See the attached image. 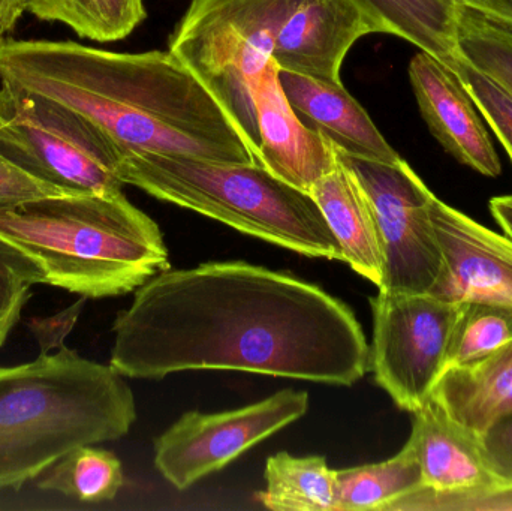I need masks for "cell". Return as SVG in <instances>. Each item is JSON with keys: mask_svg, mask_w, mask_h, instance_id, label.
I'll use <instances>...</instances> for the list:
<instances>
[{"mask_svg": "<svg viewBox=\"0 0 512 511\" xmlns=\"http://www.w3.org/2000/svg\"><path fill=\"white\" fill-rule=\"evenodd\" d=\"M490 212L504 234L512 240V195H501L490 200Z\"/></svg>", "mask_w": 512, "mask_h": 511, "instance_id": "cell-34", "label": "cell"}, {"mask_svg": "<svg viewBox=\"0 0 512 511\" xmlns=\"http://www.w3.org/2000/svg\"><path fill=\"white\" fill-rule=\"evenodd\" d=\"M8 98L11 116L0 128V152L12 164L68 192H123L122 155L92 122L47 99Z\"/></svg>", "mask_w": 512, "mask_h": 511, "instance_id": "cell-7", "label": "cell"}, {"mask_svg": "<svg viewBox=\"0 0 512 511\" xmlns=\"http://www.w3.org/2000/svg\"><path fill=\"white\" fill-rule=\"evenodd\" d=\"M307 410L309 395L286 389L237 410L183 414L155 440L156 470L174 488L185 491L301 419Z\"/></svg>", "mask_w": 512, "mask_h": 511, "instance_id": "cell-10", "label": "cell"}, {"mask_svg": "<svg viewBox=\"0 0 512 511\" xmlns=\"http://www.w3.org/2000/svg\"><path fill=\"white\" fill-rule=\"evenodd\" d=\"M0 81L8 95L47 99L80 114L122 158L152 153L259 164L230 114L170 50L3 41Z\"/></svg>", "mask_w": 512, "mask_h": 511, "instance_id": "cell-2", "label": "cell"}, {"mask_svg": "<svg viewBox=\"0 0 512 511\" xmlns=\"http://www.w3.org/2000/svg\"><path fill=\"white\" fill-rule=\"evenodd\" d=\"M370 33L378 29L351 0H301L277 35L273 60L283 71L342 83L346 54Z\"/></svg>", "mask_w": 512, "mask_h": 511, "instance_id": "cell-14", "label": "cell"}, {"mask_svg": "<svg viewBox=\"0 0 512 511\" xmlns=\"http://www.w3.org/2000/svg\"><path fill=\"white\" fill-rule=\"evenodd\" d=\"M460 5L468 6L499 23L512 26V0H459Z\"/></svg>", "mask_w": 512, "mask_h": 511, "instance_id": "cell-32", "label": "cell"}, {"mask_svg": "<svg viewBox=\"0 0 512 511\" xmlns=\"http://www.w3.org/2000/svg\"><path fill=\"white\" fill-rule=\"evenodd\" d=\"M26 12L24 0H0V44Z\"/></svg>", "mask_w": 512, "mask_h": 511, "instance_id": "cell-33", "label": "cell"}, {"mask_svg": "<svg viewBox=\"0 0 512 511\" xmlns=\"http://www.w3.org/2000/svg\"><path fill=\"white\" fill-rule=\"evenodd\" d=\"M433 228L442 267L430 294L450 303L512 305V240L433 195Z\"/></svg>", "mask_w": 512, "mask_h": 511, "instance_id": "cell-11", "label": "cell"}, {"mask_svg": "<svg viewBox=\"0 0 512 511\" xmlns=\"http://www.w3.org/2000/svg\"><path fill=\"white\" fill-rule=\"evenodd\" d=\"M119 176L125 185L249 236L306 257L343 261L315 198L264 165L137 153L123 158Z\"/></svg>", "mask_w": 512, "mask_h": 511, "instance_id": "cell-5", "label": "cell"}, {"mask_svg": "<svg viewBox=\"0 0 512 511\" xmlns=\"http://www.w3.org/2000/svg\"><path fill=\"white\" fill-rule=\"evenodd\" d=\"M9 116H11V102L5 90L0 89V128L5 125Z\"/></svg>", "mask_w": 512, "mask_h": 511, "instance_id": "cell-35", "label": "cell"}, {"mask_svg": "<svg viewBox=\"0 0 512 511\" xmlns=\"http://www.w3.org/2000/svg\"><path fill=\"white\" fill-rule=\"evenodd\" d=\"M408 441L420 462L424 489L432 494H477L502 486L487 462L481 435L435 399L414 413Z\"/></svg>", "mask_w": 512, "mask_h": 511, "instance_id": "cell-15", "label": "cell"}, {"mask_svg": "<svg viewBox=\"0 0 512 511\" xmlns=\"http://www.w3.org/2000/svg\"><path fill=\"white\" fill-rule=\"evenodd\" d=\"M484 453L502 485H512V413L499 417L484 434Z\"/></svg>", "mask_w": 512, "mask_h": 511, "instance_id": "cell-31", "label": "cell"}, {"mask_svg": "<svg viewBox=\"0 0 512 511\" xmlns=\"http://www.w3.org/2000/svg\"><path fill=\"white\" fill-rule=\"evenodd\" d=\"M258 501L274 511H336V471L324 456L295 458L286 452L268 458Z\"/></svg>", "mask_w": 512, "mask_h": 511, "instance_id": "cell-20", "label": "cell"}, {"mask_svg": "<svg viewBox=\"0 0 512 511\" xmlns=\"http://www.w3.org/2000/svg\"><path fill=\"white\" fill-rule=\"evenodd\" d=\"M339 159L357 176L375 210L385 260L379 290L430 293L442 267L430 215L435 194L405 159L388 164L340 152Z\"/></svg>", "mask_w": 512, "mask_h": 511, "instance_id": "cell-9", "label": "cell"}, {"mask_svg": "<svg viewBox=\"0 0 512 511\" xmlns=\"http://www.w3.org/2000/svg\"><path fill=\"white\" fill-rule=\"evenodd\" d=\"M511 342L512 305L495 302L460 303L445 372L486 359Z\"/></svg>", "mask_w": 512, "mask_h": 511, "instance_id": "cell-24", "label": "cell"}, {"mask_svg": "<svg viewBox=\"0 0 512 511\" xmlns=\"http://www.w3.org/2000/svg\"><path fill=\"white\" fill-rule=\"evenodd\" d=\"M123 378L66 347L0 366V491H18L77 447L125 437L137 407Z\"/></svg>", "mask_w": 512, "mask_h": 511, "instance_id": "cell-4", "label": "cell"}, {"mask_svg": "<svg viewBox=\"0 0 512 511\" xmlns=\"http://www.w3.org/2000/svg\"><path fill=\"white\" fill-rule=\"evenodd\" d=\"M35 284H41L38 267L0 240V348L21 320V312L32 297L30 288Z\"/></svg>", "mask_w": 512, "mask_h": 511, "instance_id": "cell-26", "label": "cell"}, {"mask_svg": "<svg viewBox=\"0 0 512 511\" xmlns=\"http://www.w3.org/2000/svg\"><path fill=\"white\" fill-rule=\"evenodd\" d=\"M86 297H80L74 305L51 317H35L26 321L30 332L38 341L42 354H50L53 351L65 347V339L77 324L78 317L86 305Z\"/></svg>", "mask_w": 512, "mask_h": 511, "instance_id": "cell-30", "label": "cell"}, {"mask_svg": "<svg viewBox=\"0 0 512 511\" xmlns=\"http://www.w3.org/2000/svg\"><path fill=\"white\" fill-rule=\"evenodd\" d=\"M378 33L399 36L435 57L448 71L462 60L459 0H351Z\"/></svg>", "mask_w": 512, "mask_h": 511, "instance_id": "cell-19", "label": "cell"}, {"mask_svg": "<svg viewBox=\"0 0 512 511\" xmlns=\"http://www.w3.org/2000/svg\"><path fill=\"white\" fill-rule=\"evenodd\" d=\"M38 20L56 21L81 38L114 42L126 38L146 18L144 0H24Z\"/></svg>", "mask_w": 512, "mask_h": 511, "instance_id": "cell-22", "label": "cell"}, {"mask_svg": "<svg viewBox=\"0 0 512 511\" xmlns=\"http://www.w3.org/2000/svg\"><path fill=\"white\" fill-rule=\"evenodd\" d=\"M322 215L342 248L343 261L376 287L384 281V248L375 210L357 176L339 159L336 170L312 189Z\"/></svg>", "mask_w": 512, "mask_h": 511, "instance_id": "cell-17", "label": "cell"}, {"mask_svg": "<svg viewBox=\"0 0 512 511\" xmlns=\"http://www.w3.org/2000/svg\"><path fill=\"white\" fill-rule=\"evenodd\" d=\"M370 306V371L400 410L417 413L444 375L460 303L430 293L379 290Z\"/></svg>", "mask_w": 512, "mask_h": 511, "instance_id": "cell-8", "label": "cell"}, {"mask_svg": "<svg viewBox=\"0 0 512 511\" xmlns=\"http://www.w3.org/2000/svg\"><path fill=\"white\" fill-rule=\"evenodd\" d=\"M0 240L41 284L86 299L123 296L170 269L158 224L119 194H63L0 210Z\"/></svg>", "mask_w": 512, "mask_h": 511, "instance_id": "cell-3", "label": "cell"}, {"mask_svg": "<svg viewBox=\"0 0 512 511\" xmlns=\"http://www.w3.org/2000/svg\"><path fill=\"white\" fill-rule=\"evenodd\" d=\"M460 54L512 95V26L468 6L459 11Z\"/></svg>", "mask_w": 512, "mask_h": 511, "instance_id": "cell-25", "label": "cell"}, {"mask_svg": "<svg viewBox=\"0 0 512 511\" xmlns=\"http://www.w3.org/2000/svg\"><path fill=\"white\" fill-rule=\"evenodd\" d=\"M256 117V159L283 182L309 192L322 177L336 170V147L301 122L279 80V66L271 60L252 84Z\"/></svg>", "mask_w": 512, "mask_h": 511, "instance_id": "cell-12", "label": "cell"}, {"mask_svg": "<svg viewBox=\"0 0 512 511\" xmlns=\"http://www.w3.org/2000/svg\"><path fill=\"white\" fill-rule=\"evenodd\" d=\"M122 462L95 444L77 447L54 462L38 480L41 491L59 492L80 503L99 504L116 498L122 489Z\"/></svg>", "mask_w": 512, "mask_h": 511, "instance_id": "cell-23", "label": "cell"}, {"mask_svg": "<svg viewBox=\"0 0 512 511\" xmlns=\"http://www.w3.org/2000/svg\"><path fill=\"white\" fill-rule=\"evenodd\" d=\"M432 399L484 434L499 417L512 413V342L486 359L445 372Z\"/></svg>", "mask_w": 512, "mask_h": 511, "instance_id": "cell-18", "label": "cell"}, {"mask_svg": "<svg viewBox=\"0 0 512 511\" xmlns=\"http://www.w3.org/2000/svg\"><path fill=\"white\" fill-rule=\"evenodd\" d=\"M439 510H512V485H502L492 491L465 495H436L421 488L391 504L387 511Z\"/></svg>", "mask_w": 512, "mask_h": 511, "instance_id": "cell-28", "label": "cell"}, {"mask_svg": "<svg viewBox=\"0 0 512 511\" xmlns=\"http://www.w3.org/2000/svg\"><path fill=\"white\" fill-rule=\"evenodd\" d=\"M110 366L125 378L240 371L352 386L370 345L352 309L318 285L245 261L162 270L113 324Z\"/></svg>", "mask_w": 512, "mask_h": 511, "instance_id": "cell-1", "label": "cell"}, {"mask_svg": "<svg viewBox=\"0 0 512 511\" xmlns=\"http://www.w3.org/2000/svg\"><path fill=\"white\" fill-rule=\"evenodd\" d=\"M279 80L301 122L327 138L343 155L388 164L402 159L342 83L280 68Z\"/></svg>", "mask_w": 512, "mask_h": 511, "instance_id": "cell-16", "label": "cell"}, {"mask_svg": "<svg viewBox=\"0 0 512 511\" xmlns=\"http://www.w3.org/2000/svg\"><path fill=\"white\" fill-rule=\"evenodd\" d=\"M301 0H192L168 42L239 126L256 156L252 84Z\"/></svg>", "mask_w": 512, "mask_h": 511, "instance_id": "cell-6", "label": "cell"}, {"mask_svg": "<svg viewBox=\"0 0 512 511\" xmlns=\"http://www.w3.org/2000/svg\"><path fill=\"white\" fill-rule=\"evenodd\" d=\"M63 194H74V192H68L50 185V183L35 179L26 171L18 168L17 165L12 164L0 152V210L12 209V207L20 206L27 201Z\"/></svg>", "mask_w": 512, "mask_h": 511, "instance_id": "cell-29", "label": "cell"}, {"mask_svg": "<svg viewBox=\"0 0 512 511\" xmlns=\"http://www.w3.org/2000/svg\"><path fill=\"white\" fill-rule=\"evenodd\" d=\"M409 80L421 116L441 146L460 164L483 176L498 177L502 171L498 153L459 78L420 51L409 63Z\"/></svg>", "mask_w": 512, "mask_h": 511, "instance_id": "cell-13", "label": "cell"}, {"mask_svg": "<svg viewBox=\"0 0 512 511\" xmlns=\"http://www.w3.org/2000/svg\"><path fill=\"white\" fill-rule=\"evenodd\" d=\"M424 488L411 443L384 462L336 471V511H387L400 498Z\"/></svg>", "mask_w": 512, "mask_h": 511, "instance_id": "cell-21", "label": "cell"}, {"mask_svg": "<svg viewBox=\"0 0 512 511\" xmlns=\"http://www.w3.org/2000/svg\"><path fill=\"white\" fill-rule=\"evenodd\" d=\"M454 75L465 87L478 113L507 150L512 162V95L462 56Z\"/></svg>", "mask_w": 512, "mask_h": 511, "instance_id": "cell-27", "label": "cell"}]
</instances>
